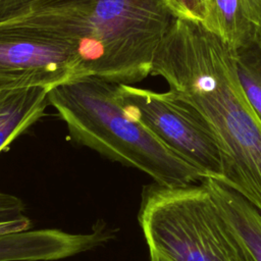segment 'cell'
<instances>
[{"label": "cell", "mask_w": 261, "mask_h": 261, "mask_svg": "<svg viewBox=\"0 0 261 261\" xmlns=\"http://www.w3.org/2000/svg\"><path fill=\"white\" fill-rule=\"evenodd\" d=\"M151 74L206 118L223 154L222 180L261 211V122L241 85L234 51L201 24L173 18Z\"/></svg>", "instance_id": "cell-1"}, {"label": "cell", "mask_w": 261, "mask_h": 261, "mask_svg": "<svg viewBox=\"0 0 261 261\" xmlns=\"http://www.w3.org/2000/svg\"><path fill=\"white\" fill-rule=\"evenodd\" d=\"M17 18L71 45L82 76L132 85L151 74L174 17L165 0H37Z\"/></svg>", "instance_id": "cell-2"}, {"label": "cell", "mask_w": 261, "mask_h": 261, "mask_svg": "<svg viewBox=\"0 0 261 261\" xmlns=\"http://www.w3.org/2000/svg\"><path fill=\"white\" fill-rule=\"evenodd\" d=\"M119 85L85 75L56 86L50 90L48 100L76 143L145 172L163 187L200 181L203 175L198 169L126 113Z\"/></svg>", "instance_id": "cell-3"}, {"label": "cell", "mask_w": 261, "mask_h": 261, "mask_svg": "<svg viewBox=\"0 0 261 261\" xmlns=\"http://www.w3.org/2000/svg\"><path fill=\"white\" fill-rule=\"evenodd\" d=\"M138 219L150 256L166 261H249L202 182L147 187Z\"/></svg>", "instance_id": "cell-4"}, {"label": "cell", "mask_w": 261, "mask_h": 261, "mask_svg": "<svg viewBox=\"0 0 261 261\" xmlns=\"http://www.w3.org/2000/svg\"><path fill=\"white\" fill-rule=\"evenodd\" d=\"M119 98L130 117L148 127L203 177L223 178L224 158L217 138L193 105L171 91L158 93L122 84Z\"/></svg>", "instance_id": "cell-5"}, {"label": "cell", "mask_w": 261, "mask_h": 261, "mask_svg": "<svg viewBox=\"0 0 261 261\" xmlns=\"http://www.w3.org/2000/svg\"><path fill=\"white\" fill-rule=\"evenodd\" d=\"M81 76L79 58L66 41L20 18L0 22V90H52Z\"/></svg>", "instance_id": "cell-6"}, {"label": "cell", "mask_w": 261, "mask_h": 261, "mask_svg": "<svg viewBox=\"0 0 261 261\" xmlns=\"http://www.w3.org/2000/svg\"><path fill=\"white\" fill-rule=\"evenodd\" d=\"M173 17L201 24L234 52L261 45V0H165Z\"/></svg>", "instance_id": "cell-7"}, {"label": "cell", "mask_w": 261, "mask_h": 261, "mask_svg": "<svg viewBox=\"0 0 261 261\" xmlns=\"http://www.w3.org/2000/svg\"><path fill=\"white\" fill-rule=\"evenodd\" d=\"M111 231L71 233L55 228L21 229L0 234V261L59 260L93 250L111 239Z\"/></svg>", "instance_id": "cell-8"}, {"label": "cell", "mask_w": 261, "mask_h": 261, "mask_svg": "<svg viewBox=\"0 0 261 261\" xmlns=\"http://www.w3.org/2000/svg\"><path fill=\"white\" fill-rule=\"evenodd\" d=\"M219 211L242 245L249 261H261V211L220 178L203 177Z\"/></svg>", "instance_id": "cell-9"}, {"label": "cell", "mask_w": 261, "mask_h": 261, "mask_svg": "<svg viewBox=\"0 0 261 261\" xmlns=\"http://www.w3.org/2000/svg\"><path fill=\"white\" fill-rule=\"evenodd\" d=\"M49 92L45 87L0 90V152L45 114Z\"/></svg>", "instance_id": "cell-10"}, {"label": "cell", "mask_w": 261, "mask_h": 261, "mask_svg": "<svg viewBox=\"0 0 261 261\" xmlns=\"http://www.w3.org/2000/svg\"><path fill=\"white\" fill-rule=\"evenodd\" d=\"M234 54L241 85L261 122V45L236 51Z\"/></svg>", "instance_id": "cell-11"}, {"label": "cell", "mask_w": 261, "mask_h": 261, "mask_svg": "<svg viewBox=\"0 0 261 261\" xmlns=\"http://www.w3.org/2000/svg\"><path fill=\"white\" fill-rule=\"evenodd\" d=\"M37 0H0V22L27 14Z\"/></svg>", "instance_id": "cell-12"}, {"label": "cell", "mask_w": 261, "mask_h": 261, "mask_svg": "<svg viewBox=\"0 0 261 261\" xmlns=\"http://www.w3.org/2000/svg\"><path fill=\"white\" fill-rule=\"evenodd\" d=\"M24 203L14 195L0 192V221L22 216Z\"/></svg>", "instance_id": "cell-13"}, {"label": "cell", "mask_w": 261, "mask_h": 261, "mask_svg": "<svg viewBox=\"0 0 261 261\" xmlns=\"http://www.w3.org/2000/svg\"><path fill=\"white\" fill-rule=\"evenodd\" d=\"M30 226H31V221L24 215L13 218V219L0 221V234L21 230V229H27V228H30Z\"/></svg>", "instance_id": "cell-14"}, {"label": "cell", "mask_w": 261, "mask_h": 261, "mask_svg": "<svg viewBox=\"0 0 261 261\" xmlns=\"http://www.w3.org/2000/svg\"><path fill=\"white\" fill-rule=\"evenodd\" d=\"M151 257V261H166L160 257H157V256H150Z\"/></svg>", "instance_id": "cell-15"}]
</instances>
